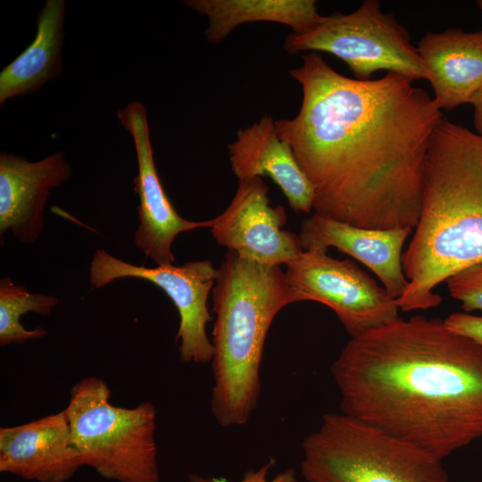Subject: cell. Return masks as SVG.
Segmentation results:
<instances>
[{
	"label": "cell",
	"instance_id": "1",
	"mask_svg": "<svg viewBox=\"0 0 482 482\" xmlns=\"http://www.w3.org/2000/svg\"><path fill=\"white\" fill-rule=\"evenodd\" d=\"M288 71L302 87L292 119L275 120L313 188L314 213L352 226L415 229L425 162L441 110L412 79L358 80L319 53Z\"/></svg>",
	"mask_w": 482,
	"mask_h": 482
},
{
	"label": "cell",
	"instance_id": "2",
	"mask_svg": "<svg viewBox=\"0 0 482 482\" xmlns=\"http://www.w3.org/2000/svg\"><path fill=\"white\" fill-rule=\"evenodd\" d=\"M330 371L341 412L442 461L482 437V345L439 318L351 337Z\"/></svg>",
	"mask_w": 482,
	"mask_h": 482
},
{
	"label": "cell",
	"instance_id": "3",
	"mask_svg": "<svg viewBox=\"0 0 482 482\" xmlns=\"http://www.w3.org/2000/svg\"><path fill=\"white\" fill-rule=\"evenodd\" d=\"M402 262L403 312L437 307L439 284L482 263V135L445 116L430 138L420 218Z\"/></svg>",
	"mask_w": 482,
	"mask_h": 482
},
{
	"label": "cell",
	"instance_id": "4",
	"mask_svg": "<svg viewBox=\"0 0 482 482\" xmlns=\"http://www.w3.org/2000/svg\"><path fill=\"white\" fill-rule=\"evenodd\" d=\"M211 410L223 428L246 424L261 394L265 339L276 315L295 303L280 265L228 251L212 289Z\"/></svg>",
	"mask_w": 482,
	"mask_h": 482
},
{
	"label": "cell",
	"instance_id": "5",
	"mask_svg": "<svg viewBox=\"0 0 482 482\" xmlns=\"http://www.w3.org/2000/svg\"><path fill=\"white\" fill-rule=\"evenodd\" d=\"M307 482H450L442 460L341 411L302 442Z\"/></svg>",
	"mask_w": 482,
	"mask_h": 482
},
{
	"label": "cell",
	"instance_id": "6",
	"mask_svg": "<svg viewBox=\"0 0 482 482\" xmlns=\"http://www.w3.org/2000/svg\"><path fill=\"white\" fill-rule=\"evenodd\" d=\"M111 395L97 377H86L71 390L64 411L83 466L115 482H160L154 404L116 406Z\"/></svg>",
	"mask_w": 482,
	"mask_h": 482
},
{
	"label": "cell",
	"instance_id": "7",
	"mask_svg": "<svg viewBox=\"0 0 482 482\" xmlns=\"http://www.w3.org/2000/svg\"><path fill=\"white\" fill-rule=\"evenodd\" d=\"M283 49L296 54L325 52L346 63L358 80L386 71L415 79L428 80L418 48L408 30L392 13H385L378 0H365L349 14L322 16L310 31L286 37Z\"/></svg>",
	"mask_w": 482,
	"mask_h": 482
},
{
	"label": "cell",
	"instance_id": "8",
	"mask_svg": "<svg viewBox=\"0 0 482 482\" xmlns=\"http://www.w3.org/2000/svg\"><path fill=\"white\" fill-rule=\"evenodd\" d=\"M285 277L296 302L329 307L351 337L399 319L397 299L351 260L320 249L303 250L286 264Z\"/></svg>",
	"mask_w": 482,
	"mask_h": 482
},
{
	"label": "cell",
	"instance_id": "9",
	"mask_svg": "<svg viewBox=\"0 0 482 482\" xmlns=\"http://www.w3.org/2000/svg\"><path fill=\"white\" fill-rule=\"evenodd\" d=\"M218 269L210 260L188 262L181 266L173 263L154 268L123 262L103 248L95 253L89 266V282L99 288L122 278L150 281L162 289L173 302L179 314V327L175 342H179L182 362L205 364L212 362L213 347L206 326L212 320L207 301L216 282Z\"/></svg>",
	"mask_w": 482,
	"mask_h": 482
},
{
	"label": "cell",
	"instance_id": "10",
	"mask_svg": "<svg viewBox=\"0 0 482 482\" xmlns=\"http://www.w3.org/2000/svg\"><path fill=\"white\" fill-rule=\"evenodd\" d=\"M261 178L238 181L228 208L211 220L215 241L240 257L264 265L287 264L303 251L298 235L281 229L282 206H271Z\"/></svg>",
	"mask_w": 482,
	"mask_h": 482
},
{
	"label": "cell",
	"instance_id": "11",
	"mask_svg": "<svg viewBox=\"0 0 482 482\" xmlns=\"http://www.w3.org/2000/svg\"><path fill=\"white\" fill-rule=\"evenodd\" d=\"M120 124L131 135L138 166L134 179L138 195V228L135 243L157 265L173 263L171 245L176 237L186 231L211 228L212 220L191 221L178 214L165 194L159 179L150 140L146 110L139 102L119 110Z\"/></svg>",
	"mask_w": 482,
	"mask_h": 482
},
{
	"label": "cell",
	"instance_id": "12",
	"mask_svg": "<svg viewBox=\"0 0 482 482\" xmlns=\"http://www.w3.org/2000/svg\"><path fill=\"white\" fill-rule=\"evenodd\" d=\"M83 466L65 411L0 428V471L37 482H66Z\"/></svg>",
	"mask_w": 482,
	"mask_h": 482
},
{
	"label": "cell",
	"instance_id": "13",
	"mask_svg": "<svg viewBox=\"0 0 482 482\" xmlns=\"http://www.w3.org/2000/svg\"><path fill=\"white\" fill-rule=\"evenodd\" d=\"M71 168L62 151L37 162L0 154V233L9 230L21 243L37 240L50 191L67 181Z\"/></svg>",
	"mask_w": 482,
	"mask_h": 482
},
{
	"label": "cell",
	"instance_id": "14",
	"mask_svg": "<svg viewBox=\"0 0 482 482\" xmlns=\"http://www.w3.org/2000/svg\"><path fill=\"white\" fill-rule=\"evenodd\" d=\"M411 228L390 229L352 226L313 213L302 223L299 238L303 250L335 247L369 268L395 299L406 290L402 257Z\"/></svg>",
	"mask_w": 482,
	"mask_h": 482
},
{
	"label": "cell",
	"instance_id": "15",
	"mask_svg": "<svg viewBox=\"0 0 482 482\" xmlns=\"http://www.w3.org/2000/svg\"><path fill=\"white\" fill-rule=\"evenodd\" d=\"M228 150L238 181L269 176L295 212L308 213L312 210V186L290 145L278 135L270 115L265 114L252 125L238 129Z\"/></svg>",
	"mask_w": 482,
	"mask_h": 482
},
{
	"label": "cell",
	"instance_id": "16",
	"mask_svg": "<svg viewBox=\"0 0 482 482\" xmlns=\"http://www.w3.org/2000/svg\"><path fill=\"white\" fill-rule=\"evenodd\" d=\"M417 48L438 108L452 111L470 104L482 87V30L428 32Z\"/></svg>",
	"mask_w": 482,
	"mask_h": 482
},
{
	"label": "cell",
	"instance_id": "17",
	"mask_svg": "<svg viewBox=\"0 0 482 482\" xmlns=\"http://www.w3.org/2000/svg\"><path fill=\"white\" fill-rule=\"evenodd\" d=\"M64 0H46L37 19L32 43L0 72V104L31 93L62 70Z\"/></svg>",
	"mask_w": 482,
	"mask_h": 482
},
{
	"label": "cell",
	"instance_id": "18",
	"mask_svg": "<svg viewBox=\"0 0 482 482\" xmlns=\"http://www.w3.org/2000/svg\"><path fill=\"white\" fill-rule=\"evenodd\" d=\"M184 4L208 18L207 41L218 44L239 25L275 22L288 26L292 33L314 29L322 16L314 0H186Z\"/></svg>",
	"mask_w": 482,
	"mask_h": 482
},
{
	"label": "cell",
	"instance_id": "19",
	"mask_svg": "<svg viewBox=\"0 0 482 482\" xmlns=\"http://www.w3.org/2000/svg\"><path fill=\"white\" fill-rule=\"evenodd\" d=\"M58 303L53 295L33 294L21 285L14 284L10 277L0 280V345L22 344L45 337L47 331L41 327L26 329L20 322L21 315L33 312L48 315Z\"/></svg>",
	"mask_w": 482,
	"mask_h": 482
},
{
	"label": "cell",
	"instance_id": "20",
	"mask_svg": "<svg viewBox=\"0 0 482 482\" xmlns=\"http://www.w3.org/2000/svg\"><path fill=\"white\" fill-rule=\"evenodd\" d=\"M445 282L449 295L461 303L463 312H482V263L460 271Z\"/></svg>",
	"mask_w": 482,
	"mask_h": 482
},
{
	"label": "cell",
	"instance_id": "21",
	"mask_svg": "<svg viewBox=\"0 0 482 482\" xmlns=\"http://www.w3.org/2000/svg\"><path fill=\"white\" fill-rule=\"evenodd\" d=\"M276 461L273 458L269 459L262 466L256 470H251L244 474L241 480L237 482H297L296 474L294 469H287L279 472L273 478L269 474ZM190 482H228L224 478L214 477H203L197 474L189 476Z\"/></svg>",
	"mask_w": 482,
	"mask_h": 482
},
{
	"label": "cell",
	"instance_id": "22",
	"mask_svg": "<svg viewBox=\"0 0 482 482\" xmlns=\"http://www.w3.org/2000/svg\"><path fill=\"white\" fill-rule=\"evenodd\" d=\"M444 321L451 329L482 345V316L465 312H453Z\"/></svg>",
	"mask_w": 482,
	"mask_h": 482
},
{
	"label": "cell",
	"instance_id": "23",
	"mask_svg": "<svg viewBox=\"0 0 482 482\" xmlns=\"http://www.w3.org/2000/svg\"><path fill=\"white\" fill-rule=\"evenodd\" d=\"M470 104L474 107L473 123L476 132L482 135V87L474 95Z\"/></svg>",
	"mask_w": 482,
	"mask_h": 482
},
{
	"label": "cell",
	"instance_id": "24",
	"mask_svg": "<svg viewBox=\"0 0 482 482\" xmlns=\"http://www.w3.org/2000/svg\"><path fill=\"white\" fill-rule=\"evenodd\" d=\"M477 5L482 11V0L477 1Z\"/></svg>",
	"mask_w": 482,
	"mask_h": 482
}]
</instances>
